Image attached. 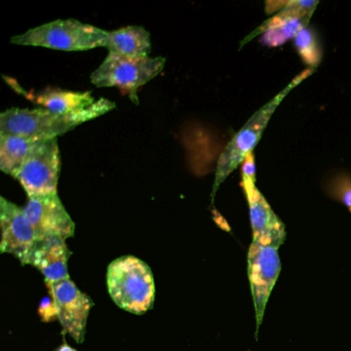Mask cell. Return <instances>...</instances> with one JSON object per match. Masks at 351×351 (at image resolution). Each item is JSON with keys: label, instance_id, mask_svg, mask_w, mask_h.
I'll list each match as a JSON object with an SVG mask.
<instances>
[{"label": "cell", "instance_id": "cell-1", "mask_svg": "<svg viewBox=\"0 0 351 351\" xmlns=\"http://www.w3.org/2000/svg\"><path fill=\"white\" fill-rule=\"evenodd\" d=\"M114 108L116 104L106 98H100L89 108L69 114H58L43 108H10L0 114V134L17 135L36 141L57 139Z\"/></svg>", "mask_w": 351, "mask_h": 351}, {"label": "cell", "instance_id": "cell-2", "mask_svg": "<svg viewBox=\"0 0 351 351\" xmlns=\"http://www.w3.org/2000/svg\"><path fill=\"white\" fill-rule=\"evenodd\" d=\"M106 285L117 306L141 315L153 308L155 280L147 263L133 256H121L108 267Z\"/></svg>", "mask_w": 351, "mask_h": 351}, {"label": "cell", "instance_id": "cell-3", "mask_svg": "<svg viewBox=\"0 0 351 351\" xmlns=\"http://www.w3.org/2000/svg\"><path fill=\"white\" fill-rule=\"evenodd\" d=\"M315 69H307L298 75L282 91L279 92L268 104H265L258 110L246 124L240 129L239 132L232 138V141L226 145L223 153L219 156L217 161V170H215V182H213L211 199H215V194L219 191L221 184L227 180L228 176L240 165L243 163L248 154L254 153V149L260 141L263 132L266 129L271 117L278 108L279 104L287 97L289 92L293 91L298 85L309 75L314 73Z\"/></svg>", "mask_w": 351, "mask_h": 351}, {"label": "cell", "instance_id": "cell-4", "mask_svg": "<svg viewBox=\"0 0 351 351\" xmlns=\"http://www.w3.org/2000/svg\"><path fill=\"white\" fill-rule=\"evenodd\" d=\"M108 32L75 19L57 20L12 38V44L79 52L106 47Z\"/></svg>", "mask_w": 351, "mask_h": 351}, {"label": "cell", "instance_id": "cell-5", "mask_svg": "<svg viewBox=\"0 0 351 351\" xmlns=\"http://www.w3.org/2000/svg\"><path fill=\"white\" fill-rule=\"evenodd\" d=\"M165 63L163 57L125 58L108 53L90 79L98 88H118L137 104L139 88L158 77L163 71Z\"/></svg>", "mask_w": 351, "mask_h": 351}, {"label": "cell", "instance_id": "cell-6", "mask_svg": "<svg viewBox=\"0 0 351 351\" xmlns=\"http://www.w3.org/2000/svg\"><path fill=\"white\" fill-rule=\"evenodd\" d=\"M61 171L60 149L57 139L38 141L23 165L13 176L30 197L54 194Z\"/></svg>", "mask_w": 351, "mask_h": 351}, {"label": "cell", "instance_id": "cell-7", "mask_svg": "<svg viewBox=\"0 0 351 351\" xmlns=\"http://www.w3.org/2000/svg\"><path fill=\"white\" fill-rule=\"evenodd\" d=\"M280 270L278 248L258 245L252 242L247 254V273L256 309V337H258L267 303Z\"/></svg>", "mask_w": 351, "mask_h": 351}, {"label": "cell", "instance_id": "cell-8", "mask_svg": "<svg viewBox=\"0 0 351 351\" xmlns=\"http://www.w3.org/2000/svg\"><path fill=\"white\" fill-rule=\"evenodd\" d=\"M47 287L54 299L63 334L69 335L81 344L85 341L87 320L94 302L89 295L80 291L71 278L50 283Z\"/></svg>", "mask_w": 351, "mask_h": 351}, {"label": "cell", "instance_id": "cell-9", "mask_svg": "<svg viewBox=\"0 0 351 351\" xmlns=\"http://www.w3.org/2000/svg\"><path fill=\"white\" fill-rule=\"evenodd\" d=\"M0 252L15 256L22 265H30L38 237L30 225L23 207L0 197Z\"/></svg>", "mask_w": 351, "mask_h": 351}, {"label": "cell", "instance_id": "cell-10", "mask_svg": "<svg viewBox=\"0 0 351 351\" xmlns=\"http://www.w3.org/2000/svg\"><path fill=\"white\" fill-rule=\"evenodd\" d=\"M317 5L318 1L313 0L287 1L285 8L252 32L242 42V46L260 34H263L261 42L265 46L278 47L285 44L307 27Z\"/></svg>", "mask_w": 351, "mask_h": 351}, {"label": "cell", "instance_id": "cell-11", "mask_svg": "<svg viewBox=\"0 0 351 351\" xmlns=\"http://www.w3.org/2000/svg\"><path fill=\"white\" fill-rule=\"evenodd\" d=\"M23 209L38 239L60 237L66 240L75 236V221L61 202L58 193L30 197Z\"/></svg>", "mask_w": 351, "mask_h": 351}, {"label": "cell", "instance_id": "cell-12", "mask_svg": "<svg viewBox=\"0 0 351 351\" xmlns=\"http://www.w3.org/2000/svg\"><path fill=\"white\" fill-rule=\"evenodd\" d=\"M241 186L250 208L252 242L269 247H280L287 237L285 223L256 188V178L242 176Z\"/></svg>", "mask_w": 351, "mask_h": 351}, {"label": "cell", "instance_id": "cell-13", "mask_svg": "<svg viewBox=\"0 0 351 351\" xmlns=\"http://www.w3.org/2000/svg\"><path fill=\"white\" fill-rule=\"evenodd\" d=\"M71 256L66 240L60 237L43 238L38 240L30 265L40 270L45 276L46 285H50L69 278Z\"/></svg>", "mask_w": 351, "mask_h": 351}, {"label": "cell", "instance_id": "cell-14", "mask_svg": "<svg viewBox=\"0 0 351 351\" xmlns=\"http://www.w3.org/2000/svg\"><path fill=\"white\" fill-rule=\"evenodd\" d=\"M108 53L125 58H143L151 53V34L143 26L131 25L108 32Z\"/></svg>", "mask_w": 351, "mask_h": 351}, {"label": "cell", "instance_id": "cell-15", "mask_svg": "<svg viewBox=\"0 0 351 351\" xmlns=\"http://www.w3.org/2000/svg\"><path fill=\"white\" fill-rule=\"evenodd\" d=\"M43 108L58 114H69L89 108L95 104V98L90 92L66 91V90H47L32 97Z\"/></svg>", "mask_w": 351, "mask_h": 351}, {"label": "cell", "instance_id": "cell-16", "mask_svg": "<svg viewBox=\"0 0 351 351\" xmlns=\"http://www.w3.org/2000/svg\"><path fill=\"white\" fill-rule=\"evenodd\" d=\"M36 141L17 136L0 134V169L3 173L15 176L26 158L36 145Z\"/></svg>", "mask_w": 351, "mask_h": 351}, {"label": "cell", "instance_id": "cell-17", "mask_svg": "<svg viewBox=\"0 0 351 351\" xmlns=\"http://www.w3.org/2000/svg\"><path fill=\"white\" fill-rule=\"evenodd\" d=\"M295 50L309 69H315L322 58V51L315 34L305 27L293 38Z\"/></svg>", "mask_w": 351, "mask_h": 351}, {"label": "cell", "instance_id": "cell-18", "mask_svg": "<svg viewBox=\"0 0 351 351\" xmlns=\"http://www.w3.org/2000/svg\"><path fill=\"white\" fill-rule=\"evenodd\" d=\"M328 192L332 198L342 203L351 213V178L347 174H339L330 180Z\"/></svg>", "mask_w": 351, "mask_h": 351}, {"label": "cell", "instance_id": "cell-19", "mask_svg": "<svg viewBox=\"0 0 351 351\" xmlns=\"http://www.w3.org/2000/svg\"><path fill=\"white\" fill-rule=\"evenodd\" d=\"M38 314L43 322H50L58 319V312L52 295H47L40 301L38 306Z\"/></svg>", "mask_w": 351, "mask_h": 351}, {"label": "cell", "instance_id": "cell-20", "mask_svg": "<svg viewBox=\"0 0 351 351\" xmlns=\"http://www.w3.org/2000/svg\"><path fill=\"white\" fill-rule=\"evenodd\" d=\"M242 176L256 178V162L254 153L248 154L242 163Z\"/></svg>", "mask_w": 351, "mask_h": 351}, {"label": "cell", "instance_id": "cell-21", "mask_svg": "<svg viewBox=\"0 0 351 351\" xmlns=\"http://www.w3.org/2000/svg\"><path fill=\"white\" fill-rule=\"evenodd\" d=\"M287 5V1H267L266 13L272 14L276 11H281Z\"/></svg>", "mask_w": 351, "mask_h": 351}, {"label": "cell", "instance_id": "cell-22", "mask_svg": "<svg viewBox=\"0 0 351 351\" xmlns=\"http://www.w3.org/2000/svg\"><path fill=\"white\" fill-rule=\"evenodd\" d=\"M56 351H77L75 349H73V347L69 346L67 344L61 345Z\"/></svg>", "mask_w": 351, "mask_h": 351}]
</instances>
